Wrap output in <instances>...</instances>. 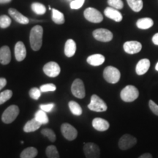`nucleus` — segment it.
Returning a JSON list of instances; mask_svg holds the SVG:
<instances>
[{"label":"nucleus","mask_w":158,"mask_h":158,"mask_svg":"<svg viewBox=\"0 0 158 158\" xmlns=\"http://www.w3.org/2000/svg\"><path fill=\"white\" fill-rule=\"evenodd\" d=\"M19 114V108L15 105H12L8 108H6V110L3 112L2 115V120L4 123L10 124L13 121H15V118Z\"/></svg>","instance_id":"5"},{"label":"nucleus","mask_w":158,"mask_h":158,"mask_svg":"<svg viewBox=\"0 0 158 158\" xmlns=\"http://www.w3.org/2000/svg\"><path fill=\"white\" fill-rule=\"evenodd\" d=\"M45 153L48 158H59V154L57 148L54 145L48 146L45 150Z\"/></svg>","instance_id":"30"},{"label":"nucleus","mask_w":158,"mask_h":158,"mask_svg":"<svg viewBox=\"0 0 158 158\" xmlns=\"http://www.w3.org/2000/svg\"><path fill=\"white\" fill-rule=\"evenodd\" d=\"M155 70L158 71V62L157 63V64H156V66H155Z\"/></svg>","instance_id":"44"},{"label":"nucleus","mask_w":158,"mask_h":158,"mask_svg":"<svg viewBox=\"0 0 158 158\" xmlns=\"http://www.w3.org/2000/svg\"><path fill=\"white\" fill-rule=\"evenodd\" d=\"M108 4L110 7L116 10H121L124 7L122 0H108Z\"/></svg>","instance_id":"34"},{"label":"nucleus","mask_w":158,"mask_h":158,"mask_svg":"<svg viewBox=\"0 0 158 158\" xmlns=\"http://www.w3.org/2000/svg\"><path fill=\"white\" fill-rule=\"evenodd\" d=\"M139 96V92L135 86L128 85L121 91L120 97L124 102H130L135 100Z\"/></svg>","instance_id":"2"},{"label":"nucleus","mask_w":158,"mask_h":158,"mask_svg":"<svg viewBox=\"0 0 158 158\" xmlns=\"http://www.w3.org/2000/svg\"><path fill=\"white\" fill-rule=\"evenodd\" d=\"M31 10L37 15H43L46 12L45 5L39 2H34L31 4Z\"/></svg>","instance_id":"29"},{"label":"nucleus","mask_w":158,"mask_h":158,"mask_svg":"<svg viewBox=\"0 0 158 158\" xmlns=\"http://www.w3.org/2000/svg\"><path fill=\"white\" fill-rule=\"evenodd\" d=\"M149 106L150 110L153 112V114L158 116V105L156 104L153 100H150L149 102Z\"/></svg>","instance_id":"39"},{"label":"nucleus","mask_w":158,"mask_h":158,"mask_svg":"<svg viewBox=\"0 0 158 158\" xmlns=\"http://www.w3.org/2000/svg\"><path fill=\"white\" fill-rule=\"evenodd\" d=\"M13 96V92L10 89H7L0 93V105L5 103L9 100Z\"/></svg>","instance_id":"32"},{"label":"nucleus","mask_w":158,"mask_h":158,"mask_svg":"<svg viewBox=\"0 0 158 158\" xmlns=\"http://www.w3.org/2000/svg\"><path fill=\"white\" fill-rule=\"evenodd\" d=\"M76 44L72 39H69L66 41L64 45V54L68 57L73 56L76 54Z\"/></svg>","instance_id":"20"},{"label":"nucleus","mask_w":158,"mask_h":158,"mask_svg":"<svg viewBox=\"0 0 158 158\" xmlns=\"http://www.w3.org/2000/svg\"><path fill=\"white\" fill-rule=\"evenodd\" d=\"M137 143V139L130 134H125L120 138L118 141V147L122 150H127L132 148Z\"/></svg>","instance_id":"8"},{"label":"nucleus","mask_w":158,"mask_h":158,"mask_svg":"<svg viewBox=\"0 0 158 158\" xmlns=\"http://www.w3.org/2000/svg\"><path fill=\"white\" fill-rule=\"evenodd\" d=\"M41 133H42L45 137L48 138V140L51 142H54L56 141V134H55L54 131H53V130L49 129V128H45V129L41 130Z\"/></svg>","instance_id":"31"},{"label":"nucleus","mask_w":158,"mask_h":158,"mask_svg":"<svg viewBox=\"0 0 158 158\" xmlns=\"http://www.w3.org/2000/svg\"><path fill=\"white\" fill-rule=\"evenodd\" d=\"M11 24L10 18L6 15H2L0 16V28L5 29L9 27Z\"/></svg>","instance_id":"33"},{"label":"nucleus","mask_w":158,"mask_h":158,"mask_svg":"<svg viewBox=\"0 0 158 158\" xmlns=\"http://www.w3.org/2000/svg\"><path fill=\"white\" fill-rule=\"evenodd\" d=\"M27 56V49L21 41H19L15 45V57L18 62H21Z\"/></svg>","instance_id":"14"},{"label":"nucleus","mask_w":158,"mask_h":158,"mask_svg":"<svg viewBox=\"0 0 158 158\" xmlns=\"http://www.w3.org/2000/svg\"><path fill=\"white\" fill-rule=\"evenodd\" d=\"M55 107L54 103H48V104H41L40 105V108L41 110H44L45 112H51Z\"/></svg>","instance_id":"38"},{"label":"nucleus","mask_w":158,"mask_h":158,"mask_svg":"<svg viewBox=\"0 0 158 158\" xmlns=\"http://www.w3.org/2000/svg\"><path fill=\"white\" fill-rule=\"evenodd\" d=\"M52 20L56 24H63L64 23V14L56 9H52Z\"/></svg>","instance_id":"27"},{"label":"nucleus","mask_w":158,"mask_h":158,"mask_svg":"<svg viewBox=\"0 0 158 158\" xmlns=\"http://www.w3.org/2000/svg\"><path fill=\"white\" fill-rule=\"evenodd\" d=\"M105 56L103 55L97 54L91 55L86 59V62H88V64H89L92 66H100V65L102 64L105 62Z\"/></svg>","instance_id":"21"},{"label":"nucleus","mask_w":158,"mask_h":158,"mask_svg":"<svg viewBox=\"0 0 158 158\" xmlns=\"http://www.w3.org/2000/svg\"><path fill=\"white\" fill-rule=\"evenodd\" d=\"M84 15L85 19L92 23H100L103 20V16L101 13L93 7H88L85 10Z\"/></svg>","instance_id":"6"},{"label":"nucleus","mask_w":158,"mask_h":158,"mask_svg":"<svg viewBox=\"0 0 158 158\" xmlns=\"http://www.w3.org/2000/svg\"><path fill=\"white\" fill-rule=\"evenodd\" d=\"M88 108L89 110L95 112H104L108 108L104 100L97 94H93L91 97V101L88 105Z\"/></svg>","instance_id":"4"},{"label":"nucleus","mask_w":158,"mask_h":158,"mask_svg":"<svg viewBox=\"0 0 158 158\" xmlns=\"http://www.w3.org/2000/svg\"><path fill=\"white\" fill-rule=\"evenodd\" d=\"M94 39L100 42L107 43L113 39V33L106 29H95L92 33Z\"/></svg>","instance_id":"10"},{"label":"nucleus","mask_w":158,"mask_h":158,"mask_svg":"<svg viewBox=\"0 0 158 158\" xmlns=\"http://www.w3.org/2000/svg\"><path fill=\"white\" fill-rule=\"evenodd\" d=\"M103 78L107 82L114 84L119 81L121 78V73L117 68L113 66H108L105 68L103 71Z\"/></svg>","instance_id":"3"},{"label":"nucleus","mask_w":158,"mask_h":158,"mask_svg":"<svg viewBox=\"0 0 158 158\" xmlns=\"http://www.w3.org/2000/svg\"><path fill=\"white\" fill-rule=\"evenodd\" d=\"M124 51L128 54H135L141 51L142 45L138 41H127L124 43Z\"/></svg>","instance_id":"13"},{"label":"nucleus","mask_w":158,"mask_h":158,"mask_svg":"<svg viewBox=\"0 0 158 158\" xmlns=\"http://www.w3.org/2000/svg\"><path fill=\"white\" fill-rule=\"evenodd\" d=\"M40 89L42 92H54L56 89V85L54 84H47L42 85L40 87Z\"/></svg>","instance_id":"36"},{"label":"nucleus","mask_w":158,"mask_h":158,"mask_svg":"<svg viewBox=\"0 0 158 158\" xmlns=\"http://www.w3.org/2000/svg\"><path fill=\"white\" fill-rule=\"evenodd\" d=\"M41 92H41L40 89L37 87H34V88H31V89L29 90V94L31 98H32L33 100H37L40 98Z\"/></svg>","instance_id":"35"},{"label":"nucleus","mask_w":158,"mask_h":158,"mask_svg":"<svg viewBox=\"0 0 158 158\" xmlns=\"http://www.w3.org/2000/svg\"><path fill=\"white\" fill-rule=\"evenodd\" d=\"M12 0H0V4H6L10 2Z\"/></svg>","instance_id":"43"},{"label":"nucleus","mask_w":158,"mask_h":158,"mask_svg":"<svg viewBox=\"0 0 158 158\" xmlns=\"http://www.w3.org/2000/svg\"><path fill=\"white\" fill-rule=\"evenodd\" d=\"M85 0H73L70 2V6L71 9L77 10L81 8L83 5H84Z\"/></svg>","instance_id":"37"},{"label":"nucleus","mask_w":158,"mask_h":158,"mask_svg":"<svg viewBox=\"0 0 158 158\" xmlns=\"http://www.w3.org/2000/svg\"><path fill=\"white\" fill-rule=\"evenodd\" d=\"M127 2L130 8L136 13L141 11L143 7V3L142 0H127Z\"/></svg>","instance_id":"26"},{"label":"nucleus","mask_w":158,"mask_h":158,"mask_svg":"<svg viewBox=\"0 0 158 158\" xmlns=\"http://www.w3.org/2000/svg\"><path fill=\"white\" fill-rule=\"evenodd\" d=\"M42 125L40 122L37 121L35 118H32V119L29 120L25 124L24 127H23V131L25 133H31V132L36 131L38 130L40 126Z\"/></svg>","instance_id":"22"},{"label":"nucleus","mask_w":158,"mask_h":158,"mask_svg":"<svg viewBox=\"0 0 158 158\" xmlns=\"http://www.w3.org/2000/svg\"><path fill=\"white\" fill-rule=\"evenodd\" d=\"M138 158H152V156L149 153H145L140 156Z\"/></svg>","instance_id":"42"},{"label":"nucleus","mask_w":158,"mask_h":158,"mask_svg":"<svg viewBox=\"0 0 158 158\" xmlns=\"http://www.w3.org/2000/svg\"><path fill=\"white\" fill-rule=\"evenodd\" d=\"M150 61L148 59H142L137 63L135 67V72L138 76L145 74L149 69Z\"/></svg>","instance_id":"17"},{"label":"nucleus","mask_w":158,"mask_h":158,"mask_svg":"<svg viewBox=\"0 0 158 158\" xmlns=\"http://www.w3.org/2000/svg\"><path fill=\"white\" fill-rule=\"evenodd\" d=\"M8 13L10 15L15 21H17L18 23H21V24H27V23H29V20L28 18L21 14V13L18 11L17 10H15L14 8H10L8 10Z\"/></svg>","instance_id":"18"},{"label":"nucleus","mask_w":158,"mask_h":158,"mask_svg":"<svg viewBox=\"0 0 158 158\" xmlns=\"http://www.w3.org/2000/svg\"><path fill=\"white\" fill-rule=\"evenodd\" d=\"M69 108H70L71 113L73 115L81 116L82 114V108L78 102L75 101H70L68 103Z\"/></svg>","instance_id":"28"},{"label":"nucleus","mask_w":158,"mask_h":158,"mask_svg":"<svg viewBox=\"0 0 158 158\" xmlns=\"http://www.w3.org/2000/svg\"><path fill=\"white\" fill-rule=\"evenodd\" d=\"M61 132H62L63 136L68 141H73L78 135L77 130L69 123H64L62 124Z\"/></svg>","instance_id":"11"},{"label":"nucleus","mask_w":158,"mask_h":158,"mask_svg":"<svg viewBox=\"0 0 158 158\" xmlns=\"http://www.w3.org/2000/svg\"><path fill=\"white\" fill-rule=\"evenodd\" d=\"M84 152L86 158H100V147L92 142L84 143Z\"/></svg>","instance_id":"7"},{"label":"nucleus","mask_w":158,"mask_h":158,"mask_svg":"<svg viewBox=\"0 0 158 158\" xmlns=\"http://www.w3.org/2000/svg\"><path fill=\"white\" fill-rule=\"evenodd\" d=\"M92 126L98 131L103 132L106 131L110 127L109 122L107 120L102 118H94L92 121Z\"/></svg>","instance_id":"16"},{"label":"nucleus","mask_w":158,"mask_h":158,"mask_svg":"<svg viewBox=\"0 0 158 158\" xmlns=\"http://www.w3.org/2000/svg\"><path fill=\"white\" fill-rule=\"evenodd\" d=\"M43 72L47 76L51 77V78H55L60 73L61 68L56 62H50L44 65Z\"/></svg>","instance_id":"12"},{"label":"nucleus","mask_w":158,"mask_h":158,"mask_svg":"<svg viewBox=\"0 0 158 158\" xmlns=\"http://www.w3.org/2000/svg\"><path fill=\"white\" fill-rule=\"evenodd\" d=\"M67 1H68V2H69V1H70V2H72V1H73V0H67Z\"/></svg>","instance_id":"45"},{"label":"nucleus","mask_w":158,"mask_h":158,"mask_svg":"<svg viewBox=\"0 0 158 158\" xmlns=\"http://www.w3.org/2000/svg\"><path fill=\"white\" fill-rule=\"evenodd\" d=\"M38 151L35 147H28L21 152L20 157L21 158H35L37 155Z\"/></svg>","instance_id":"24"},{"label":"nucleus","mask_w":158,"mask_h":158,"mask_svg":"<svg viewBox=\"0 0 158 158\" xmlns=\"http://www.w3.org/2000/svg\"><path fill=\"white\" fill-rule=\"evenodd\" d=\"M7 84V80L5 78H0V90L3 89Z\"/></svg>","instance_id":"40"},{"label":"nucleus","mask_w":158,"mask_h":158,"mask_svg":"<svg viewBox=\"0 0 158 158\" xmlns=\"http://www.w3.org/2000/svg\"><path fill=\"white\" fill-rule=\"evenodd\" d=\"M154 25L153 20L150 18H142L138 19L136 22V26L140 29H148Z\"/></svg>","instance_id":"23"},{"label":"nucleus","mask_w":158,"mask_h":158,"mask_svg":"<svg viewBox=\"0 0 158 158\" xmlns=\"http://www.w3.org/2000/svg\"><path fill=\"white\" fill-rule=\"evenodd\" d=\"M152 42L155 45H158V33H156L152 37Z\"/></svg>","instance_id":"41"},{"label":"nucleus","mask_w":158,"mask_h":158,"mask_svg":"<svg viewBox=\"0 0 158 158\" xmlns=\"http://www.w3.org/2000/svg\"><path fill=\"white\" fill-rule=\"evenodd\" d=\"M71 92L77 98H84L85 95H86V91H85V86L82 80L77 78L74 81L72 86H71Z\"/></svg>","instance_id":"9"},{"label":"nucleus","mask_w":158,"mask_h":158,"mask_svg":"<svg viewBox=\"0 0 158 158\" xmlns=\"http://www.w3.org/2000/svg\"><path fill=\"white\" fill-rule=\"evenodd\" d=\"M43 29L41 26L36 25L31 29L29 35V42L33 51H39L43 44Z\"/></svg>","instance_id":"1"},{"label":"nucleus","mask_w":158,"mask_h":158,"mask_svg":"<svg viewBox=\"0 0 158 158\" xmlns=\"http://www.w3.org/2000/svg\"><path fill=\"white\" fill-rule=\"evenodd\" d=\"M104 14L108 19L114 20L116 22H120L122 21V15L118 10L111 7H108L105 9Z\"/></svg>","instance_id":"15"},{"label":"nucleus","mask_w":158,"mask_h":158,"mask_svg":"<svg viewBox=\"0 0 158 158\" xmlns=\"http://www.w3.org/2000/svg\"><path fill=\"white\" fill-rule=\"evenodd\" d=\"M35 118L41 124H46L48 123L49 118L47 116L46 112L43 110H37L35 114Z\"/></svg>","instance_id":"25"},{"label":"nucleus","mask_w":158,"mask_h":158,"mask_svg":"<svg viewBox=\"0 0 158 158\" xmlns=\"http://www.w3.org/2000/svg\"><path fill=\"white\" fill-rule=\"evenodd\" d=\"M11 61V52L10 48L7 45L2 46L0 48V63L6 65L9 64Z\"/></svg>","instance_id":"19"}]
</instances>
